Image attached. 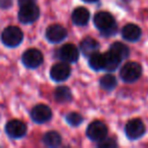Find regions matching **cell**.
Returning a JSON list of instances; mask_svg holds the SVG:
<instances>
[{"mask_svg": "<svg viewBox=\"0 0 148 148\" xmlns=\"http://www.w3.org/2000/svg\"><path fill=\"white\" fill-rule=\"evenodd\" d=\"M58 56L61 60L68 63H74L78 60L79 51L76 47L72 44H66L63 47L60 48L58 52Z\"/></svg>", "mask_w": 148, "mask_h": 148, "instance_id": "obj_12", "label": "cell"}, {"mask_svg": "<svg viewBox=\"0 0 148 148\" xmlns=\"http://www.w3.org/2000/svg\"><path fill=\"white\" fill-rule=\"evenodd\" d=\"M142 36V31L135 23H128L122 29V37L127 42H137Z\"/></svg>", "mask_w": 148, "mask_h": 148, "instance_id": "obj_13", "label": "cell"}, {"mask_svg": "<svg viewBox=\"0 0 148 148\" xmlns=\"http://www.w3.org/2000/svg\"><path fill=\"white\" fill-rule=\"evenodd\" d=\"M70 73H71V69H70L69 65H67L66 63L55 64L50 71L51 78L56 82L65 81L70 76Z\"/></svg>", "mask_w": 148, "mask_h": 148, "instance_id": "obj_11", "label": "cell"}, {"mask_svg": "<svg viewBox=\"0 0 148 148\" xmlns=\"http://www.w3.org/2000/svg\"><path fill=\"white\" fill-rule=\"evenodd\" d=\"M40 8L36 4H29L21 6L18 11V19L21 23L29 25L33 23L39 18Z\"/></svg>", "mask_w": 148, "mask_h": 148, "instance_id": "obj_7", "label": "cell"}, {"mask_svg": "<svg viewBox=\"0 0 148 148\" xmlns=\"http://www.w3.org/2000/svg\"><path fill=\"white\" fill-rule=\"evenodd\" d=\"M145 125L140 119H132L126 124L125 134L130 140H138L145 134Z\"/></svg>", "mask_w": 148, "mask_h": 148, "instance_id": "obj_4", "label": "cell"}, {"mask_svg": "<svg viewBox=\"0 0 148 148\" xmlns=\"http://www.w3.org/2000/svg\"><path fill=\"white\" fill-rule=\"evenodd\" d=\"M66 121L71 126H79L83 122V118L78 113H69L66 116Z\"/></svg>", "mask_w": 148, "mask_h": 148, "instance_id": "obj_22", "label": "cell"}, {"mask_svg": "<svg viewBox=\"0 0 148 148\" xmlns=\"http://www.w3.org/2000/svg\"><path fill=\"white\" fill-rule=\"evenodd\" d=\"M117 146V142L115 141L112 138H108L107 137L105 139H103L101 141H99V147H103V148H113Z\"/></svg>", "mask_w": 148, "mask_h": 148, "instance_id": "obj_23", "label": "cell"}, {"mask_svg": "<svg viewBox=\"0 0 148 148\" xmlns=\"http://www.w3.org/2000/svg\"><path fill=\"white\" fill-rule=\"evenodd\" d=\"M37 0H18V5L19 6H25V5H29V4H36Z\"/></svg>", "mask_w": 148, "mask_h": 148, "instance_id": "obj_24", "label": "cell"}, {"mask_svg": "<svg viewBox=\"0 0 148 148\" xmlns=\"http://www.w3.org/2000/svg\"><path fill=\"white\" fill-rule=\"evenodd\" d=\"M89 66L92 68L93 70H103V66H105V58H103V54H101L99 52L92 54L89 56L88 60Z\"/></svg>", "mask_w": 148, "mask_h": 148, "instance_id": "obj_20", "label": "cell"}, {"mask_svg": "<svg viewBox=\"0 0 148 148\" xmlns=\"http://www.w3.org/2000/svg\"><path fill=\"white\" fill-rule=\"evenodd\" d=\"M67 37V31L65 27L60 25H53L49 27L46 31V38L50 43H61Z\"/></svg>", "mask_w": 148, "mask_h": 148, "instance_id": "obj_10", "label": "cell"}, {"mask_svg": "<svg viewBox=\"0 0 148 148\" xmlns=\"http://www.w3.org/2000/svg\"><path fill=\"white\" fill-rule=\"evenodd\" d=\"M101 87L105 90L111 91L117 86V78L112 74H106L99 80Z\"/></svg>", "mask_w": 148, "mask_h": 148, "instance_id": "obj_21", "label": "cell"}, {"mask_svg": "<svg viewBox=\"0 0 148 148\" xmlns=\"http://www.w3.org/2000/svg\"><path fill=\"white\" fill-rule=\"evenodd\" d=\"M31 118L35 123L44 124L50 121L52 118V111L46 105H37L31 112Z\"/></svg>", "mask_w": 148, "mask_h": 148, "instance_id": "obj_9", "label": "cell"}, {"mask_svg": "<svg viewBox=\"0 0 148 148\" xmlns=\"http://www.w3.org/2000/svg\"><path fill=\"white\" fill-rule=\"evenodd\" d=\"M43 54L40 50L38 49H29L23 53V63L25 67L29 69H35L38 68L43 63Z\"/></svg>", "mask_w": 148, "mask_h": 148, "instance_id": "obj_6", "label": "cell"}, {"mask_svg": "<svg viewBox=\"0 0 148 148\" xmlns=\"http://www.w3.org/2000/svg\"><path fill=\"white\" fill-rule=\"evenodd\" d=\"M5 132L12 139H18L27 133V125L19 120H11L5 126Z\"/></svg>", "mask_w": 148, "mask_h": 148, "instance_id": "obj_8", "label": "cell"}, {"mask_svg": "<svg viewBox=\"0 0 148 148\" xmlns=\"http://www.w3.org/2000/svg\"><path fill=\"white\" fill-rule=\"evenodd\" d=\"M54 97L58 103H67L72 99V93L67 86H59L54 91Z\"/></svg>", "mask_w": 148, "mask_h": 148, "instance_id": "obj_19", "label": "cell"}, {"mask_svg": "<svg viewBox=\"0 0 148 148\" xmlns=\"http://www.w3.org/2000/svg\"><path fill=\"white\" fill-rule=\"evenodd\" d=\"M83 1L86 3H93V2H97V0H83Z\"/></svg>", "mask_w": 148, "mask_h": 148, "instance_id": "obj_25", "label": "cell"}, {"mask_svg": "<svg viewBox=\"0 0 148 148\" xmlns=\"http://www.w3.org/2000/svg\"><path fill=\"white\" fill-rule=\"evenodd\" d=\"M110 51L115 53L117 56H119L122 60L127 59L130 55V49L127 45L121 43V42H115L113 45L110 47Z\"/></svg>", "mask_w": 148, "mask_h": 148, "instance_id": "obj_18", "label": "cell"}, {"mask_svg": "<svg viewBox=\"0 0 148 148\" xmlns=\"http://www.w3.org/2000/svg\"><path fill=\"white\" fill-rule=\"evenodd\" d=\"M1 40H2L3 44L5 46H7V47H17L23 42V33L19 27L10 25V27H7L3 31L2 35H1Z\"/></svg>", "mask_w": 148, "mask_h": 148, "instance_id": "obj_3", "label": "cell"}, {"mask_svg": "<svg viewBox=\"0 0 148 148\" xmlns=\"http://www.w3.org/2000/svg\"><path fill=\"white\" fill-rule=\"evenodd\" d=\"M89 11L85 7H77L75 10L72 12L71 19L74 25H79V27H84L89 21Z\"/></svg>", "mask_w": 148, "mask_h": 148, "instance_id": "obj_14", "label": "cell"}, {"mask_svg": "<svg viewBox=\"0 0 148 148\" xmlns=\"http://www.w3.org/2000/svg\"><path fill=\"white\" fill-rule=\"evenodd\" d=\"M93 23L97 29L101 31V35L105 37L115 36L118 31V25L114 16L107 11H99L95 15Z\"/></svg>", "mask_w": 148, "mask_h": 148, "instance_id": "obj_1", "label": "cell"}, {"mask_svg": "<svg viewBox=\"0 0 148 148\" xmlns=\"http://www.w3.org/2000/svg\"><path fill=\"white\" fill-rule=\"evenodd\" d=\"M99 49V44L97 40L92 38H85L80 43V51L85 57H89L92 54L97 53Z\"/></svg>", "mask_w": 148, "mask_h": 148, "instance_id": "obj_15", "label": "cell"}, {"mask_svg": "<svg viewBox=\"0 0 148 148\" xmlns=\"http://www.w3.org/2000/svg\"><path fill=\"white\" fill-rule=\"evenodd\" d=\"M86 135L91 141L99 142L108 135V127L101 121H93L86 129Z\"/></svg>", "mask_w": 148, "mask_h": 148, "instance_id": "obj_5", "label": "cell"}, {"mask_svg": "<svg viewBox=\"0 0 148 148\" xmlns=\"http://www.w3.org/2000/svg\"><path fill=\"white\" fill-rule=\"evenodd\" d=\"M43 142L48 147H58L61 144L62 138L58 132L56 131H50L44 135Z\"/></svg>", "mask_w": 148, "mask_h": 148, "instance_id": "obj_17", "label": "cell"}, {"mask_svg": "<svg viewBox=\"0 0 148 148\" xmlns=\"http://www.w3.org/2000/svg\"><path fill=\"white\" fill-rule=\"evenodd\" d=\"M103 58H105L103 70H107V71H115V70H117L122 61L121 58L116 55L115 53H113L112 51H109L106 54H103Z\"/></svg>", "mask_w": 148, "mask_h": 148, "instance_id": "obj_16", "label": "cell"}, {"mask_svg": "<svg viewBox=\"0 0 148 148\" xmlns=\"http://www.w3.org/2000/svg\"><path fill=\"white\" fill-rule=\"evenodd\" d=\"M142 66L137 62H128L120 70V77L126 83L137 81L142 75Z\"/></svg>", "mask_w": 148, "mask_h": 148, "instance_id": "obj_2", "label": "cell"}]
</instances>
